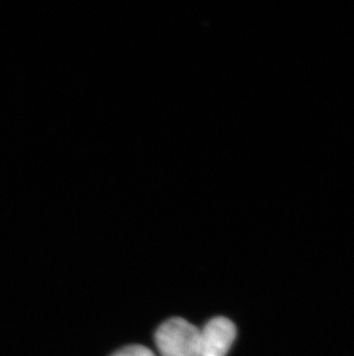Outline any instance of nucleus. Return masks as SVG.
I'll return each mask as SVG.
<instances>
[{"label":"nucleus","instance_id":"obj_1","mask_svg":"<svg viewBox=\"0 0 354 356\" xmlns=\"http://www.w3.org/2000/svg\"><path fill=\"white\" fill-rule=\"evenodd\" d=\"M154 339L161 356H199L201 330L180 317L162 323Z\"/></svg>","mask_w":354,"mask_h":356},{"label":"nucleus","instance_id":"obj_2","mask_svg":"<svg viewBox=\"0 0 354 356\" xmlns=\"http://www.w3.org/2000/svg\"><path fill=\"white\" fill-rule=\"evenodd\" d=\"M236 338V326L224 317H215L201 331L199 356H226Z\"/></svg>","mask_w":354,"mask_h":356},{"label":"nucleus","instance_id":"obj_3","mask_svg":"<svg viewBox=\"0 0 354 356\" xmlns=\"http://www.w3.org/2000/svg\"><path fill=\"white\" fill-rule=\"evenodd\" d=\"M112 356H155L152 350L141 345H131L124 347L122 350H117Z\"/></svg>","mask_w":354,"mask_h":356}]
</instances>
